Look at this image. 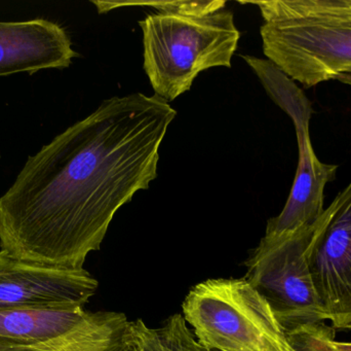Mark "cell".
I'll use <instances>...</instances> for the list:
<instances>
[{"label": "cell", "mask_w": 351, "mask_h": 351, "mask_svg": "<svg viewBox=\"0 0 351 351\" xmlns=\"http://www.w3.org/2000/svg\"><path fill=\"white\" fill-rule=\"evenodd\" d=\"M177 111L154 94L106 99L29 157L0 198V251L82 269L117 212L158 177Z\"/></svg>", "instance_id": "6da1fadb"}, {"label": "cell", "mask_w": 351, "mask_h": 351, "mask_svg": "<svg viewBox=\"0 0 351 351\" xmlns=\"http://www.w3.org/2000/svg\"><path fill=\"white\" fill-rule=\"evenodd\" d=\"M254 3L264 55L291 80L311 88L351 71V0Z\"/></svg>", "instance_id": "7a4b0ae2"}, {"label": "cell", "mask_w": 351, "mask_h": 351, "mask_svg": "<svg viewBox=\"0 0 351 351\" xmlns=\"http://www.w3.org/2000/svg\"><path fill=\"white\" fill-rule=\"evenodd\" d=\"M144 70L154 94L170 103L213 67L230 68L241 33L230 10L210 14L158 12L140 21Z\"/></svg>", "instance_id": "3957f363"}, {"label": "cell", "mask_w": 351, "mask_h": 351, "mask_svg": "<svg viewBox=\"0 0 351 351\" xmlns=\"http://www.w3.org/2000/svg\"><path fill=\"white\" fill-rule=\"evenodd\" d=\"M183 317L208 351H299L267 301L247 280L218 278L191 288Z\"/></svg>", "instance_id": "277c9868"}, {"label": "cell", "mask_w": 351, "mask_h": 351, "mask_svg": "<svg viewBox=\"0 0 351 351\" xmlns=\"http://www.w3.org/2000/svg\"><path fill=\"white\" fill-rule=\"evenodd\" d=\"M257 74L270 98L292 119L296 129L299 159L294 183L286 205L270 218L265 235H278L315 224L324 210L326 185L337 175V165L321 162L313 150L309 135L313 105L298 84L269 60L243 56Z\"/></svg>", "instance_id": "5b68a950"}, {"label": "cell", "mask_w": 351, "mask_h": 351, "mask_svg": "<svg viewBox=\"0 0 351 351\" xmlns=\"http://www.w3.org/2000/svg\"><path fill=\"white\" fill-rule=\"evenodd\" d=\"M313 229L315 224L265 235L245 262V280L267 301L287 333L325 324L306 260Z\"/></svg>", "instance_id": "8992f818"}, {"label": "cell", "mask_w": 351, "mask_h": 351, "mask_svg": "<svg viewBox=\"0 0 351 351\" xmlns=\"http://www.w3.org/2000/svg\"><path fill=\"white\" fill-rule=\"evenodd\" d=\"M306 260L323 321L351 315V183L315 223Z\"/></svg>", "instance_id": "52a82bcc"}, {"label": "cell", "mask_w": 351, "mask_h": 351, "mask_svg": "<svg viewBox=\"0 0 351 351\" xmlns=\"http://www.w3.org/2000/svg\"><path fill=\"white\" fill-rule=\"evenodd\" d=\"M98 286L84 268L30 263L0 251V310L16 307H84Z\"/></svg>", "instance_id": "ba28073f"}, {"label": "cell", "mask_w": 351, "mask_h": 351, "mask_svg": "<svg viewBox=\"0 0 351 351\" xmlns=\"http://www.w3.org/2000/svg\"><path fill=\"white\" fill-rule=\"evenodd\" d=\"M78 54L63 27L45 19L0 22V76L64 69Z\"/></svg>", "instance_id": "9c48e42d"}, {"label": "cell", "mask_w": 351, "mask_h": 351, "mask_svg": "<svg viewBox=\"0 0 351 351\" xmlns=\"http://www.w3.org/2000/svg\"><path fill=\"white\" fill-rule=\"evenodd\" d=\"M88 315L84 306L16 307L0 310V339L33 346L75 329Z\"/></svg>", "instance_id": "30bf717a"}, {"label": "cell", "mask_w": 351, "mask_h": 351, "mask_svg": "<svg viewBox=\"0 0 351 351\" xmlns=\"http://www.w3.org/2000/svg\"><path fill=\"white\" fill-rule=\"evenodd\" d=\"M0 351H130V344L111 328L84 321L66 335L37 346H20L0 339Z\"/></svg>", "instance_id": "8fae6325"}, {"label": "cell", "mask_w": 351, "mask_h": 351, "mask_svg": "<svg viewBox=\"0 0 351 351\" xmlns=\"http://www.w3.org/2000/svg\"><path fill=\"white\" fill-rule=\"evenodd\" d=\"M131 351H198L199 343L183 315L169 317L162 327H148L143 319L132 321Z\"/></svg>", "instance_id": "7c38bea8"}, {"label": "cell", "mask_w": 351, "mask_h": 351, "mask_svg": "<svg viewBox=\"0 0 351 351\" xmlns=\"http://www.w3.org/2000/svg\"><path fill=\"white\" fill-rule=\"evenodd\" d=\"M335 333L332 327L321 324L299 328L287 334L299 351H351V342L338 341Z\"/></svg>", "instance_id": "4fadbf2b"}, {"label": "cell", "mask_w": 351, "mask_h": 351, "mask_svg": "<svg viewBox=\"0 0 351 351\" xmlns=\"http://www.w3.org/2000/svg\"><path fill=\"white\" fill-rule=\"evenodd\" d=\"M97 6L99 14H104L113 8H117L121 5L127 4H146L158 8L160 12H179V14H210V12H218L223 10L226 5V2L221 0L214 1H160V2H140V3H119V2L92 1Z\"/></svg>", "instance_id": "5bb4252c"}, {"label": "cell", "mask_w": 351, "mask_h": 351, "mask_svg": "<svg viewBox=\"0 0 351 351\" xmlns=\"http://www.w3.org/2000/svg\"><path fill=\"white\" fill-rule=\"evenodd\" d=\"M327 321L331 323L332 329H333L335 332H351V315H335V317H328Z\"/></svg>", "instance_id": "9a60e30c"}, {"label": "cell", "mask_w": 351, "mask_h": 351, "mask_svg": "<svg viewBox=\"0 0 351 351\" xmlns=\"http://www.w3.org/2000/svg\"><path fill=\"white\" fill-rule=\"evenodd\" d=\"M336 80H339L340 82H343V84H350V86H351V71L341 74V76H338Z\"/></svg>", "instance_id": "2e32d148"}, {"label": "cell", "mask_w": 351, "mask_h": 351, "mask_svg": "<svg viewBox=\"0 0 351 351\" xmlns=\"http://www.w3.org/2000/svg\"><path fill=\"white\" fill-rule=\"evenodd\" d=\"M198 351H208V350H206V348H202V346H200V344H199V350H198Z\"/></svg>", "instance_id": "e0dca14e"}]
</instances>
